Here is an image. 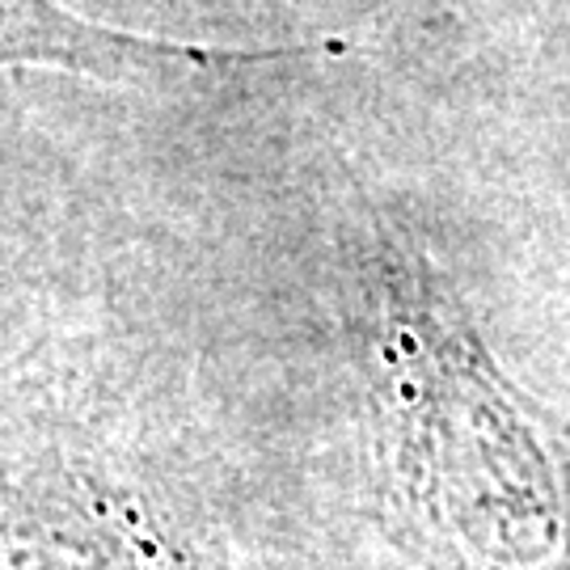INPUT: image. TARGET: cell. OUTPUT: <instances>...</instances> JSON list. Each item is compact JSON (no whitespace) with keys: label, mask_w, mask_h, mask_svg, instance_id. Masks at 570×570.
I'll list each match as a JSON object with an SVG mask.
<instances>
[{"label":"cell","mask_w":570,"mask_h":570,"mask_svg":"<svg viewBox=\"0 0 570 570\" xmlns=\"http://www.w3.org/2000/svg\"><path fill=\"white\" fill-rule=\"evenodd\" d=\"M372 499L419 570H570V423L503 376L419 258L376 266Z\"/></svg>","instance_id":"1"},{"label":"cell","mask_w":570,"mask_h":570,"mask_svg":"<svg viewBox=\"0 0 570 570\" xmlns=\"http://www.w3.org/2000/svg\"><path fill=\"white\" fill-rule=\"evenodd\" d=\"M0 570H233L178 469L56 393L0 397Z\"/></svg>","instance_id":"2"},{"label":"cell","mask_w":570,"mask_h":570,"mask_svg":"<svg viewBox=\"0 0 570 570\" xmlns=\"http://www.w3.org/2000/svg\"><path fill=\"white\" fill-rule=\"evenodd\" d=\"M292 56L308 51L305 47H271V51L190 47V42L148 39L102 21H85L68 13L60 0H0V68L39 63L115 85H165L183 77H216L242 63L292 60Z\"/></svg>","instance_id":"3"}]
</instances>
